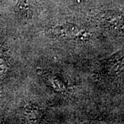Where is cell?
<instances>
[{"label":"cell","mask_w":124,"mask_h":124,"mask_svg":"<svg viewBox=\"0 0 124 124\" xmlns=\"http://www.w3.org/2000/svg\"><path fill=\"white\" fill-rule=\"evenodd\" d=\"M50 37L72 39L81 34L80 29L77 26L72 24H65L60 26H55L50 28L48 31Z\"/></svg>","instance_id":"6da1fadb"},{"label":"cell","mask_w":124,"mask_h":124,"mask_svg":"<svg viewBox=\"0 0 124 124\" xmlns=\"http://www.w3.org/2000/svg\"><path fill=\"white\" fill-rule=\"evenodd\" d=\"M35 0H18L17 7L22 15L26 17H31Z\"/></svg>","instance_id":"7a4b0ae2"}]
</instances>
